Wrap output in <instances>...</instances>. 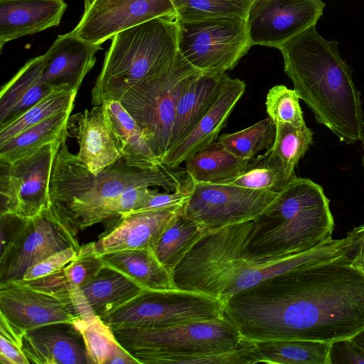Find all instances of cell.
<instances>
[{
  "label": "cell",
  "instance_id": "obj_1",
  "mask_svg": "<svg viewBox=\"0 0 364 364\" xmlns=\"http://www.w3.org/2000/svg\"><path fill=\"white\" fill-rule=\"evenodd\" d=\"M223 311L253 342L350 338L364 328V274L346 251L238 292L223 303Z\"/></svg>",
  "mask_w": 364,
  "mask_h": 364
},
{
  "label": "cell",
  "instance_id": "obj_2",
  "mask_svg": "<svg viewBox=\"0 0 364 364\" xmlns=\"http://www.w3.org/2000/svg\"><path fill=\"white\" fill-rule=\"evenodd\" d=\"M338 47L337 41L323 38L313 26L278 49L284 73L317 123L341 141L351 144L363 140L364 113L353 70L341 57Z\"/></svg>",
  "mask_w": 364,
  "mask_h": 364
},
{
  "label": "cell",
  "instance_id": "obj_3",
  "mask_svg": "<svg viewBox=\"0 0 364 364\" xmlns=\"http://www.w3.org/2000/svg\"><path fill=\"white\" fill-rule=\"evenodd\" d=\"M67 138L62 141L54 160L50 198L52 204L65 212L80 230L106 222L108 205L127 190L156 186L174 191L189 178L185 170L166 166L140 169L128 166L124 159L121 161L123 158L94 174L69 151Z\"/></svg>",
  "mask_w": 364,
  "mask_h": 364
},
{
  "label": "cell",
  "instance_id": "obj_4",
  "mask_svg": "<svg viewBox=\"0 0 364 364\" xmlns=\"http://www.w3.org/2000/svg\"><path fill=\"white\" fill-rule=\"evenodd\" d=\"M329 204L320 185L296 177L253 219L242 257L284 258L331 240L335 224Z\"/></svg>",
  "mask_w": 364,
  "mask_h": 364
},
{
  "label": "cell",
  "instance_id": "obj_5",
  "mask_svg": "<svg viewBox=\"0 0 364 364\" xmlns=\"http://www.w3.org/2000/svg\"><path fill=\"white\" fill-rule=\"evenodd\" d=\"M200 72L178 51L154 75L131 85L109 87L92 97V105H100L109 100L119 101L136 122L149 146L162 164L169 149L178 101L188 84Z\"/></svg>",
  "mask_w": 364,
  "mask_h": 364
},
{
  "label": "cell",
  "instance_id": "obj_6",
  "mask_svg": "<svg viewBox=\"0 0 364 364\" xmlns=\"http://www.w3.org/2000/svg\"><path fill=\"white\" fill-rule=\"evenodd\" d=\"M178 30L176 18L164 16L116 34L105 53L91 97L111 87L135 83L161 70L178 53Z\"/></svg>",
  "mask_w": 364,
  "mask_h": 364
},
{
  "label": "cell",
  "instance_id": "obj_7",
  "mask_svg": "<svg viewBox=\"0 0 364 364\" xmlns=\"http://www.w3.org/2000/svg\"><path fill=\"white\" fill-rule=\"evenodd\" d=\"M121 346L140 364H158L169 355L221 352L244 338L225 318L167 327H112Z\"/></svg>",
  "mask_w": 364,
  "mask_h": 364
},
{
  "label": "cell",
  "instance_id": "obj_8",
  "mask_svg": "<svg viewBox=\"0 0 364 364\" xmlns=\"http://www.w3.org/2000/svg\"><path fill=\"white\" fill-rule=\"evenodd\" d=\"M347 247L348 240L343 237L332 239L309 251L284 258L249 259L242 257V244L226 242L218 250L209 280L208 294L224 303L232 295L268 278L337 257Z\"/></svg>",
  "mask_w": 364,
  "mask_h": 364
},
{
  "label": "cell",
  "instance_id": "obj_9",
  "mask_svg": "<svg viewBox=\"0 0 364 364\" xmlns=\"http://www.w3.org/2000/svg\"><path fill=\"white\" fill-rule=\"evenodd\" d=\"M223 318L218 299L178 289H143L102 319L111 327L159 328Z\"/></svg>",
  "mask_w": 364,
  "mask_h": 364
},
{
  "label": "cell",
  "instance_id": "obj_10",
  "mask_svg": "<svg viewBox=\"0 0 364 364\" xmlns=\"http://www.w3.org/2000/svg\"><path fill=\"white\" fill-rule=\"evenodd\" d=\"M177 23L178 51L202 72L226 73L252 47L246 18L242 17L177 20Z\"/></svg>",
  "mask_w": 364,
  "mask_h": 364
},
{
  "label": "cell",
  "instance_id": "obj_11",
  "mask_svg": "<svg viewBox=\"0 0 364 364\" xmlns=\"http://www.w3.org/2000/svg\"><path fill=\"white\" fill-rule=\"evenodd\" d=\"M77 225L58 207L51 205L25 218L10 245L0 253V283L21 280L31 266L73 247L77 250Z\"/></svg>",
  "mask_w": 364,
  "mask_h": 364
},
{
  "label": "cell",
  "instance_id": "obj_12",
  "mask_svg": "<svg viewBox=\"0 0 364 364\" xmlns=\"http://www.w3.org/2000/svg\"><path fill=\"white\" fill-rule=\"evenodd\" d=\"M68 132L33 154L10 164L1 162V213L31 218L52 203L50 182L54 160Z\"/></svg>",
  "mask_w": 364,
  "mask_h": 364
},
{
  "label": "cell",
  "instance_id": "obj_13",
  "mask_svg": "<svg viewBox=\"0 0 364 364\" xmlns=\"http://www.w3.org/2000/svg\"><path fill=\"white\" fill-rule=\"evenodd\" d=\"M278 193L240 187L230 183L193 181L184 214L205 231L252 220L275 199Z\"/></svg>",
  "mask_w": 364,
  "mask_h": 364
},
{
  "label": "cell",
  "instance_id": "obj_14",
  "mask_svg": "<svg viewBox=\"0 0 364 364\" xmlns=\"http://www.w3.org/2000/svg\"><path fill=\"white\" fill-rule=\"evenodd\" d=\"M324 7L321 0H254L246 17L252 46L278 48L316 26Z\"/></svg>",
  "mask_w": 364,
  "mask_h": 364
},
{
  "label": "cell",
  "instance_id": "obj_15",
  "mask_svg": "<svg viewBox=\"0 0 364 364\" xmlns=\"http://www.w3.org/2000/svg\"><path fill=\"white\" fill-rule=\"evenodd\" d=\"M164 16L176 18L171 0H95L72 31L87 42L102 44L121 31Z\"/></svg>",
  "mask_w": 364,
  "mask_h": 364
},
{
  "label": "cell",
  "instance_id": "obj_16",
  "mask_svg": "<svg viewBox=\"0 0 364 364\" xmlns=\"http://www.w3.org/2000/svg\"><path fill=\"white\" fill-rule=\"evenodd\" d=\"M0 314L23 332L80 317L74 301L36 289L22 280L0 283Z\"/></svg>",
  "mask_w": 364,
  "mask_h": 364
},
{
  "label": "cell",
  "instance_id": "obj_17",
  "mask_svg": "<svg viewBox=\"0 0 364 364\" xmlns=\"http://www.w3.org/2000/svg\"><path fill=\"white\" fill-rule=\"evenodd\" d=\"M185 204L131 212L108 220L107 228L95 242L97 251L102 254L139 248L153 249Z\"/></svg>",
  "mask_w": 364,
  "mask_h": 364
},
{
  "label": "cell",
  "instance_id": "obj_18",
  "mask_svg": "<svg viewBox=\"0 0 364 364\" xmlns=\"http://www.w3.org/2000/svg\"><path fill=\"white\" fill-rule=\"evenodd\" d=\"M68 131L79 145L77 158L94 174L122 158L118 140L102 105L70 116Z\"/></svg>",
  "mask_w": 364,
  "mask_h": 364
},
{
  "label": "cell",
  "instance_id": "obj_19",
  "mask_svg": "<svg viewBox=\"0 0 364 364\" xmlns=\"http://www.w3.org/2000/svg\"><path fill=\"white\" fill-rule=\"evenodd\" d=\"M22 343L30 364H91L82 335L73 323L26 331Z\"/></svg>",
  "mask_w": 364,
  "mask_h": 364
},
{
  "label": "cell",
  "instance_id": "obj_20",
  "mask_svg": "<svg viewBox=\"0 0 364 364\" xmlns=\"http://www.w3.org/2000/svg\"><path fill=\"white\" fill-rule=\"evenodd\" d=\"M246 89L244 81L227 77L217 99L192 131L170 149L162 164L176 168L217 140L234 107Z\"/></svg>",
  "mask_w": 364,
  "mask_h": 364
},
{
  "label": "cell",
  "instance_id": "obj_21",
  "mask_svg": "<svg viewBox=\"0 0 364 364\" xmlns=\"http://www.w3.org/2000/svg\"><path fill=\"white\" fill-rule=\"evenodd\" d=\"M102 44L87 42L72 31L60 35L43 54V77L51 87L78 90L96 61Z\"/></svg>",
  "mask_w": 364,
  "mask_h": 364
},
{
  "label": "cell",
  "instance_id": "obj_22",
  "mask_svg": "<svg viewBox=\"0 0 364 364\" xmlns=\"http://www.w3.org/2000/svg\"><path fill=\"white\" fill-rule=\"evenodd\" d=\"M64 0H0V50L13 40L59 25Z\"/></svg>",
  "mask_w": 364,
  "mask_h": 364
},
{
  "label": "cell",
  "instance_id": "obj_23",
  "mask_svg": "<svg viewBox=\"0 0 364 364\" xmlns=\"http://www.w3.org/2000/svg\"><path fill=\"white\" fill-rule=\"evenodd\" d=\"M228 76L226 73L200 72L188 84L176 105L168 151L192 131L211 107Z\"/></svg>",
  "mask_w": 364,
  "mask_h": 364
},
{
  "label": "cell",
  "instance_id": "obj_24",
  "mask_svg": "<svg viewBox=\"0 0 364 364\" xmlns=\"http://www.w3.org/2000/svg\"><path fill=\"white\" fill-rule=\"evenodd\" d=\"M43 55L29 60L0 92V124L17 117L53 89L43 77Z\"/></svg>",
  "mask_w": 364,
  "mask_h": 364
},
{
  "label": "cell",
  "instance_id": "obj_25",
  "mask_svg": "<svg viewBox=\"0 0 364 364\" xmlns=\"http://www.w3.org/2000/svg\"><path fill=\"white\" fill-rule=\"evenodd\" d=\"M102 105L128 166L140 169H156L165 166L156 159L141 128L119 101L106 100Z\"/></svg>",
  "mask_w": 364,
  "mask_h": 364
},
{
  "label": "cell",
  "instance_id": "obj_26",
  "mask_svg": "<svg viewBox=\"0 0 364 364\" xmlns=\"http://www.w3.org/2000/svg\"><path fill=\"white\" fill-rule=\"evenodd\" d=\"M105 265L95 242L80 246L77 255L62 269L39 279L23 281L28 285L62 298L71 299L80 288L91 279ZM23 281V280H22Z\"/></svg>",
  "mask_w": 364,
  "mask_h": 364
},
{
  "label": "cell",
  "instance_id": "obj_27",
  "mask_svg": "<svg viewBox=\"0 0 364 364\" xmlns=\"http://www.w3.org/2000/svg\"><path fill=\"white\" fill-rule=\"evenodd\" d=\"M142 289L130 277L106 264L80 288L92 311L101 318L134 298Z\"/></svg>",
  "mask_w": 364,
  "mask_h": 364
},
{
  "label": "cell",
  "instance_id": "obj_28",
  "mask_svg": "<svg viewBox=\"0 0 364 364\" xmlns=\"http://www.w3.org/2000/svg\"><path fill=\"white\" fill-rule=\"evenodd\" d=\"M105 264L126 274L143 289H176L171 273L161 263L152 248H139L100 254Z\"/></svg>",
  "mask_w": 364,
  "mask_h": 364
},
{
  "label": "cell",
  "instance_id": "obj_29",
  "mask_svg": "<svg viewBox=\"0 0 364 364\" xmlns=\"http://www.w3.org/2000/svg\"><path fill=\"white\" fill-rule=\"evenodd\" d=\"M250 160L234 156L216 140L187 159L185 171L193 182L223 183L239 175Z\"/></svg>",
  "mask_w": 364,
  "mask_h": 364
},
{
  "label": "cell",
  "instance_id": "obj_30",
  "mask_svg": "<svg viewBox=\"0 0 364 364\" xmlns=\"http://www.w3.org/2000/svg\"><path fill=\"white\" fill-rule=\"evenodd\" d=\"M72 110L60 112L0 144V161L10 164L29 156L68 132Z\"/></svg>",
  "mask_w": 364,
  "mask_h": 364
},
{
  "label": "cell",
  "instance_id": "obj_31",
  "mask_svg": "<svg viewBox=\"0 0 364 364\" xmlns=\"http://www.w3.org/2000/svg\"><path fill=\"white\" fill-rule=\"evenodd\" d=\"M77 92L67 87H55L17 117L0 124V144L60 112L73 111Z\"/></svg>",
  "mask_w": 364,
  "mask_h": 364
},
{
  "label": "cell",
  "instance_id": "obj_32",
  "mask_svg": "<svg viewBox=\"0 0 364 364\" xmlns=\"http://www.w3.org/2000/svg\"><path fill=\"white\" fill-rule=\"evenodd\" d=\"M206 231L184 214L176 216L159 238L153 250L171 273Z\"/></svg>",
  "mask_w": 364,
  "mask_h": 364
},
{
  "label": "cell",
  "instance_id": "obj_33",
  "mask_svg": "<svg viewBox=\"0 0 364 364\" xmlns=\"http://www.w3.org/2000/svg\"><path fill=\"white\" fill-rule=\"evenodd\" d=\"M261 363L328 364L330 343L305 340L255 342Z\"/></svg>",
  "mask_w": 364,
  "mask_h": 364
},
{
  "label": "cell",
  "instance_id": "obj_34",
  "mask_svg": "<svg viewBox=\"0 0 364 364\" xmlns=\"http://www.w3.org/2000/svg\"><path fill=\"white\" fill-rule=\"evenodd\" d=\"M296 177L287 172L270 147L265 153L250 159L239 175L223 183L279 193Z\"/></svg>",
  "mask_w": 364,
  "mask_h": 364
},
{
  "label": "cell",
  "instance_id": "obj_35",
  "mask_svg": "<svg viewBox=\"0 0 364 364\" xmlns=\"http://www.w3.org/2000/svg\"><path fill=\"white\" fill-rule=\"evenodd\" d=\"M276 127L269 118L263 119L240 131L220 135L217 141L234 156L252 159L273 144Z\"/></svg>",
  "mask_w": 364,
  "mask_h": 364
},
{
  "label": "cell",
  "instance_id": "obj_36",
  "mask_svg": "<svg viewBox=\"0 0 364 364\" xmlns=\"http://www.w3.org/2000/svg\"><path fill=\"white\" fill-rule=\"evenodd\" d=\"M73 323L82 335L91 364H107L121 346L112 327L97 315L77 318Z\"/></svg>",
  "mask_w": 364,
  "mask_h": 364
},
{
  "label": "cell",
  "instance_id": "obj_37",
  "mask_svg": "<svg viewBox=\"0 0 364 364\" xmlns=\"http://www.w3.org/2000/svg\"><path fill=\"white\" fill-rule=\"evenodd\" d=\"M275 137L271 149L288 173L296 176L294 168L313 143V132L306 124L295 127L275 124Z\"/></svg>",
  "mask_w": 364,
  "mask_h": 364
},
{
  "label": "cell",
  "instance_id": "obj_38",
  "mask_svg": "<svg viewBox=\"0 0 364 364\" xmlns=\"http://www.w3.org/2000/svg\"><path fill=\"white\" fill-rule=\"evenodd\" d=\"M176 20L194 21L219 17L246 18L254 0H171Z\"/></svg>",
  "mask_w": 364,
  "mask_h": 364
},
{
  "label": "cell",
  "instance_id": "obj_39",
  "mask_svg": "<svg viewBox=\"0 0 364 364\" xmlns=\"http://www.w3.org/2000/svg\"><path fill=\"white\" fill-rule=\"evenodd\" d=\"M261 363L255 342L244 338L234 349L192 354H176L161 358L158 364H255Z\"/></svg>",
  "mask_w": 364,
  "mask_h": 364
},
{
  "label": "cell",
  "instance_id": "obj_40",
  "mask_svg": "<svg viewBox=\"0 0 364 364\" xmlns=\"http://www.w3.org/2000/svg\"><path fill=\"white\" fill-rule=\"evenodd\" d=\"M295 90L277 85L270 88L266 97V109L269 117L275 124L288 123L300 127L305 123Z\"/></svg>",
  "mask_w": 364,
  "mask_h": 364
},
{
  "label": "cell",
  "instance_id": "obj_41",
  "mask_svg": "<svg viewBox=\"0 0 364 364\" xmlns=\"http://www.w3.org/2000/svg\"><path fill=\"white\" fill-rule=\"evenodd\" d=\"M24 332L0 314V363L30 364L23 350Z\"/></svg>",
  "mask_w": 364,
  "mask_h": 364
},
{
  "label": "cell",
  "instance_id": "obj_42",
  "mask_svg": "<svg viewBox=\"0 0 364 364\" xmlns=\"http://www.w3.org/2000/svg\"><path fill=\"white\" fill-rule=\"evenodd\" d=\"M192 189L193 181L190 178L183 186L173 193H160L152 190L143 203L132 212L153 210L183 205L190 198Z\"/></svg>",
  "mask_w": 364,
  "mask_h": 364
},
{
  "label": "cell",
  "instance_id": "obj_43",
  "mask_svg": "<svg viewBox=\"0 0 364 364\" xmlns=\"http://www.w3.org/2000/svg\"><path fill=\"white\" fill-rule=\"evenodd\" d=\"M77 252L78 250L73 247L58 251L31 266L21 280H33L54 274L66 266Z\"/></svg>",
  "mask_w": 364,
  "mask_h": 364
},
{
  "label": "cell",
  "instance_id": "obj_44",
  "mask_svg": "<svg viewBox=\"0 0 364 364\" xmlns=\"http://www.w3.org/2000/svg\"><path fill=\"white\" fill-rule=\"evenodd\" d=\"M152 189L148 187L127 190L111 200L107 208V221L136 210L146 200Z\"/></svg>",
  "mask_w": 364,
  "mask_h": 364
},
{
  "label": "cell",
  "instance_id": "obj_45",
  "mask_svg": "<svg viewBox=\"0 0 364 364\" xmlns=\"http://www.w3.org/2000/svg\"><path fill=\"white\" fill-rule=\"evenodd\" d=\"M328 364H364V350L352 338L331 342Z\"/></svg>",
  "mask_w": 364,
  "mask_h": 364
},
{
  "label": "cell",
  "instance_id": "obj_46",
  "mask_svg": "<svg viewBox=\"0 0 364 364\" xmlns=\"http://www.w3.org/2000/svg\"><path fill=\"white\" fill-rule=\"evenodd\" d=\"M347 235L351 242L346 253L352 264L364 274V224L354 228Z\"/></svg>",
  "mask_w": 364,
  "mask_h": 364
},
{
  "label": "cell",
  "instance_id": "obj_47",
  "mask_svg": "<svg viewBox=\"0 0 364 364\" xmlns=\"http://www.w3.org/2000/svg\"><path fill=\"white\" fill-rule=\"evenodd\" d=\"M107 364H140V363L121 346L109 360Z\"/></svg>",
  "mask_w": 364,
  "mask_h": 364
},
{
  "label": "cell",
  "instance_id": "obj_48",
  "mask_svg": "<svg viewBox=\"0 0 364 364\" xmlns=\"http://www.w3.org/2000/svg\"><path fill=\"white\" fill-rule=\"evenodd\" d=\"M352 338L364 350V328L356 333Z\"/></svg>",
  "mask_w": 364,
  "mask_h": 364
},
{
  "label": "cell",
  "instance_id": "obj_49",
  "mask_svg": "<svg viewBox=\"0 0 364 364\" xmlns=\"http://www.w3.org/2000/svg\"><path fill=\"white\" fill-rule=\"evenodd\" d=\"M95 0H85V9H87Z\"/></svg>",
  "mask_w": 364,
  "mask_h": 364
},
{
  "label": "cell",
  "instance_id": "obj_50",
  "mask_svg": "<svg viewBox=\"0 0 364 364\" xmlns=\"http://www.w3.org/2000/svg\"><path fill=\"white\" fill-rule=\"evenodd\" d=\"M363 151H364V136H363ZM362 164H363V166L364 167V154L363 156V158H362Z\"/></svg>",
  "mask_w": 364,
  "mask_h": 364
}]
</instances>
